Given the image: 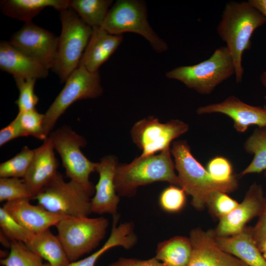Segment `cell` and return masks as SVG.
Wrapping results in <instances>:
<instances>
[{"label":"cell","mask_w":266,"mask_h":266,"mask_svg":"<svg viewBox=\"0 0 266 266\" xmlns=\"http://www.w3.org/2000/svg\"><path fill=\"white\" fill-rule=\"evenodd\" d=\"M265 23L266 17L248 1H231L225 6L217 32L232 57L237 83L241 82L244 73L242 55L251 48L255 31Z\"/></svg>","instance_id":"1"},{"label":"cell","mask_w":266,"mask_h":266,"mask_svg":"<svg viewBox=\"0 0 266 266\" xmlns=\"http://www.w3.org/2000/svg\"><path fill=\"white\" fill-rule=\"evenodd\" d=\"M170 150L174 159L180 187L191 197V204L196 210L201 211L206 207L207 199L212 192L218 190L228 194L237 189L236 176L227 182L215 180L194 157L186 140L174 141Z\"/></svg>","instance_id":"2"},{"label":"cell","mask_w":266,"mask_h":266,"mask_svg":"<svg viewBox=\"0 0 266 266\" xmlns=\"http://www.w3.org/2000/svg\"><path fill=\"white\" fill-rule=\"evenodd\" d=\"M171 154L169 148L157 155L139 156L128 164L118 165L115 177L117 193L122 196L131 197L139 186L159 181L180 187Z\"/></svg>","instance_id":"3"},{"label":"cell","mask_w":266,"mask_h":266,"mask_svg":"<svg viewBox=\"0 0 266 266\" xmlns=\"http://www.w3.org/2000/svg\"><path fill=\"white\" fill-rule=\"evenodd\" d=\"M60 12L62 30L53 71L62 82L79 66L93 29L85 24L70 7Z\"/></svg>","instance_id":"4"},{"label":"cell","mask_w":266,"mask_h":266,"mask_svg":"<svg viewBox=\"0 0 266 266\" xmlns=\"http://www.w3.org/2000/svg\"><path fill=\"white\" fill-rule=\"evenodd\" d=\"M235 74L232 57L226 46L216 49L207 60L192 66L177 67L166 73L202 95L212 92L220 84Z\"/></svg>","instance_id":"5"},{"label":"cell","mask_w":266,"mask_h":266,"mask_svg":"<svg viewBox=\"0 0 266 266\" xmlns=\"http://www.w3.org/2000/svg\"><path fill=\"white\" fill-rule=\"evenodd\" d=\"M92 195L80 183L64 180L58 172L55 178L34 198L48 211L66 217L88 216L91 213Z\"/></svg>","instance_id":"6"},{"label":"cell","mask_w":266,"mask_h":266,"mask_svg":"<svg viewBox=\"0 0 266 266\" xmlns=\"http://www.w3.org/2000/svg\"><path fill=\"white\" fill-rule=\"evenodd\" d=\"M103 217H67L55 226L57 236L70 262L77 261L99 246L108 226Z\"/></svg>","instance_id":"7"},{"label":"cell","mask_w":266,"mask_h":266,"mask_svg":"<svg viewBox=\"0 0 266 266\" xmlns=\"http://www.w3.org/2000/svg\"><path fill=\"white\" fill-rule=\"evenodd\" d=\"M103 89L99 72H92L79 65L44 114L43 131L48 137L60 116L75 101L100 96Z\"/></svg>","instance_id":"8"},{"label":"cell","mask_w":266,"mask_h":266,"mask_svg":"<svg viewBox=\"0 0 266 266\" xmlns=\"http://www.w3.org/2000/svg\"><path fill=\"white\" fill-rule=\"evenodd\" d=\"M48 137L60 156L66 177L82 184L92 195L95 189L89 177L96 171L97 163L82 153L81 148L86 145L85 138L67 126L52 132Z\"/></svg>","instance_id":"9"},{"label":"cell","mask_w":266,"mask_h":266,"mask_svg":"<svg viewBox=\"0 0 266 266\" xmlns=\"http://www.w3.org/2000/svg\"><path fill=\"white\" fill-rule=\"evenodd\" d=\"M101 27L115 35H122L126 32L139 34L147 40L158 53L167 49L166 43L157 35L149 25L145 6L140 1L118 0L110 8Z\"/></svg>","instance_id":"10"},{"label":"cell","mask_w":266,"mask_h":266,"mask_svg":"<svg viewBox=\"0 0 266 266\" xmlns=\"http://www.w3.org/2000/svg\"><path fill=\"white\" fill-rule=\"evenodd\" d=\"M188 130V125L182 121L163 123L151 116L136 122L131 133L133 141L142 151L140 156L145 157L169 148L171 142Z\"/></svg>","instance_id":"11"},{"label":"cell","mask_w":266,"mask_h":266,"mask_svg":"<svg viewBox=\"0 0 266 266\" xmlns=\"http://www.w3.org/2000/svg\"><path fill=\"white\" fill-rule=\"evenodd\" d=\"M59 37L31 22L11 36L9 43L26 55L37 60L48 69L54 66Z\"/></svg>","instance_id":"12"},{"label":"cell","mask_w":266,"mask_h":266,"mask_svg":"<svg viewBox=\"0 0 266 266\" xmlns=\"http://www.w3.org/2000/svg\"><path fill=\"white\" fill-rule=\"evenodd\" d=\"M265 195L262 185L253 183L246 191L242 201L230 213L219 220L213 229L216 236H230L241 232L252 219L258 217Z\"/></svg>","instance_id":"13"},{"label":"cell","mask_w":266,"mask_h":266,"mask_svg":"<svg viewBox=\"0 0 266 266\" xmlns=\"http://www.w3.org/2000/svg\"><path fill=\"white\" fill-rule=\"evenodd\" d=\"M192 253L187 266H248L217 245L213 229H193L190 232Z\"/></svg>","instance_id":"14"},{"label":"cell","mask_w":266,"mask_h":266,"mask_svg":"<svg viewBox=\"0 0 266 266\" xmlns=\"http://www.w3.org/2000/svg\"><path fill=\"white\" fill-rule=\"evenodd\" d=\"M199 115L221 113L230 117L233 127L239 133L245 132L249 126H266V108L247 104L237 97L232 96L219 103L200 106L197 109Z\"/></svg>","instance_id":"15"},{"label":"cell","mask_w":266,"mask_h":266,"mask_svg":"<svg viewBox=\"0 0 266 266\" xmlns=\"http://www.w3.org/2000/svg\"><path fill=\"white\" fill-rule=\"evenodd\" d=\"M118 165L116 158L112 155L105 156L97 163L96 171L99 174V179L91 199V213L117 215L120 199L116 194L115 177Z\"/></svg>","instance_id":"16"},{"label":"cell","mask_w":266,"mask_h":266,"mask_svg":"<svg viewBox=\"0 0 266 266\" xmlns=\"http://www.w3.org/2000/svg\"><path fill=\"white\" fill-rule=\"evenodd\" d=\"M23 199L6 202L3 208L22 227L33 234L49 229L67 217L53 213L37 204Z\"/></svg>","instance_id":"17"},{"label":"cell","mask_w":266,"mask_h":266,"mask_svg":"<svg viewBox=\"0 0 266 266\" xmlns=\"http://www.w3.org/2000/svg\"><path fill=\"white\" fill-rule=\"evenodd\" d=\"M54 149L49 137L41 146L34 149L32 162L23 178L34 198L58 172L59 163Z\"/></svg>","instance_id":"18"},{"label":"cell","mask_w":266,"mask_h":266,"mask_svg":"<svg viewBox=\"0 0 266 266\" xmlns=\"http://www.w3.org/2000/svg\"><path fill=\"white\" fill-rule=\"evenodd\" d=\"M0 68L12 75L14 78L36 79L46 78L49 70L7 41L0 43Z\"/></svg>","instance_id":"19"},{"label":"cell","mask_w":266,"mask_h":266,"mask_svg":"<svg viewBox=\"0 0 266 266\" xmlns=\"http://www.w3.org/2000/svg\"><path fill=\"white\" fill-rule=\"evenodd\" d=\"M92 29V35L79 65L90 72H96L117 49L122 41L123 36L111 34L101 27Z\"/></svg>","instance_id":"20"},{"label":"cell","mask_w":266,"mask_h":266,"mask_svg":"<svg viewBox=\"0 0 266 266\" xmlns=\"http://www.w3.org/2000/svg\"><path fill=\"white\" fill-rule=\"evenodd\" d=\"M215 240L220 249L248 266H266V259L255 242L250 227L246 226L241 232L232 236H215Z\"/></svg>","instance_id":"21"},{"label":"cell","mask_w":266,"mask_h":266,"mask_svg":"<svg viewBox=\"0 0 266 266\" xmlns=\"http://www.w3.org/2000/svg\"><path fill=\"white\" fill-rule=\"evenodd\" d=\"M118 215L113 216L109 237L100 249L83 259L71 262L68 266H95L99 258L112 248L117 246L126 249L132 248L137 241L133 224L132 222H125L118 225Z\"/></svg>","instance_id":"22"},{"label":"cell","mask_w":266,"mask_h":266,"mask_svg":"<svg viewBox=\"0 0 266 266\" xmlns=\"http://www.w3.org/2000/svg\"><path fill=\"white\" fill-rule=\"evenodd\" d=\"M68 0H3L0 2L2 13L9 17L31 22L44 8L51 7L61 12L70 7Z\"/></svg>","instance_id":"23"},{"label":"cell","mask_w":266,"mask_h":266,"mask_svg":"<svg viewBox=\"0 0 266 266\" xmlns=\"http://www.w3.org/2000/svg\"><path fill=\"white\" fill-rule=\"evenodd\" d=\"M25 244L51 266H68L71 263L58 237L49 229L34 234Z\"/></svg>","instance_id":"24"},{"label":"cell","mask_w":266,"mask_h":266,"mask_svg":"<svg viewBox=\"0 0 266 266\" xmlns=\"http://www.w3.org/2000/svg\"><path fill=\"white\" fill-rule=\"evenodd\" d=\"M192 253L190 238L175 236L158 244L154 257L165 266H187Z\"/></svg>","instance_id":"25"},{"label":"cell","mask_w":266,"mask_h":266,"mask_svg":"<svg viewBox=\"0 0 266 266\" xmlns=\"http://www.w3.org/2000/svg\"><path fill=\"white\" fill-rule=\"evenodd\" d=\"M244 149L253 154L249 165L237 176L241 178L247 174L259 173L266 170V128L258 127L246 139Z\"/></svg>","instance_id":"26"},{"label":"cell","mask_w":266,"mask_h":266,"mask_svg":"<svg viewBox=\"0 0 266 266\" xmlns=\"http://www.w3.org/2000/svg\"><path fill=\"white\" fill-rule=\"evenodd\" d=\"M112 1L110 0H72L70 1V7L85 24L94 28L101 26Z\"/></svg>","instance_id":"27"},{"label":"cell","mask_w":266,"mask_h":266,"mask_svg":"<svg viewBox=\"0 0 266 266\" xmlns=\"http://www.w3.org/2000/svg\"><path fill=\"white\" fill-rule=\"evenodd\" d=\"M23 242L12 241L8 255L1 259L2 266H51Z\"/></svg>","instance_id":"28"},{"label":"cell","mask_w":266,"mask_h":266,"mask_svg":"<svg viewBox=\"0 0 266 266\" xmlns=\"http://www.w3.org/2000/svg\"><path fill=\"white\" fill-rule=\"evenodd\" d=\"M34 155V149L24 146L20 152L0 165V178L22 179L26 174Z\"/></svg>","instance_id":"29"},{"label":"cell","mask_w":266,"mask_h":266,"mask_svg":"<svg viewBox=\"0 0 266 266\" xmlns=\"http://www.w3.org/2000/svg\"><path fill=\"white\" fill-rule=\"evenodd\" d=\"M33 198L23 179L14 177L0 178V202Z\"/></svg>","instance_id":"30"},{"label":"cell","mask_w":266,"mask_h":266,"mask_svg":"<svg viewBox=\"0 0 266 266\" xmlns=\"http://www.w3.org/2000/svg\"><path fill=\"white\" fill-rule=\"evenodd\" d=\"M17 116L19 118L25 136H32L43 140L47 138L43 131L44 114L39 113L34 108L18 112Z\"/></svg>","instance_id":"31"},{"label":"cell","mask_w":266,"mask_h":266,"mask_svg":"<svg viewBox=\"0 0 266 266\" xmlns=\"http://www.w3.org/2000/svg\"><path fill=\"white\" fill-rule=\"evenodd\" d=\"M238 204L237 201L227 193L216 190L209 194L206 207L213 218L219 220L230 213Z\"/></svg>","instance_id":"32"},{"label":"cell","mask_w":266,"mask_h":266,"mask_svg":"<svg viewBox=\"0 0 266 266\" xmlns=\"http://www.w3.org/2000/svg\"><path fill=\"white\" fill-rule=\"evenodd\" d=\"M0 227L2 231L11 241L26 244L33 234L19 224L3 208H0Z\"/></svg>","instance_id":"33"},{"label":"cell","mask_w":266,"mask_h":266,"mask_svg":"<svg viewBox=\"0 0 266 266\" xmlns=\"http://www.w3.org/2000/svg\"><path fill=\"white\" fill-rule=\"evenodd\" d=\"M14 79L19 91V97L15 101L19 109L18 112L34 109L39 100L34 91L36 79L22 78Z\"/></svg>","instance_id":"34"},{"label":"cell","mask_w":266,"mask_h":266,"mask_svg":"<svg viewBox=\"0 0 266 266\" xmlns=\"http://www.w3.org/2000/svg\"><path fill=\"white\" fill-rule=\"evenodd\" d=\"M186 195L181 187L170 185L165 188L160 194V206L164 211L168 213L179 212L185 205Z\"/></svg>","instance_id":"35"},{"label":"cell","mask_w":266,"mask_h":266,"mask_svg":"<svg viewBox=\"0 0 266 266\" xmlns=\"http://www.w3.org/2000/svg\"><path fill=\"white\" fill-rule=\"evenodd\" d=\"M206 169L212 177L218 182H227L235 176L230 162L221 156L212 159L208 162Z\"/></svg>","instance_id":"36"},{"label":"cell","mask_w":266,"mask_h":266,"mask_svg":"<svg viewBox=\"0 0 266 266\" xmlns=\"http://www.w3.org/2000/svg\"><path fill=\"white\" fill-rule=\"evenodd\" d=\"M253 227H250L252 236L257 246L266 238V194L262 209Z\"/></svg>","instance_id":"37"},{"label":"cell","mask_w":266,"mask_h":266,"mask_svg":"<svg viewBox=\"0 0 266 266\" xmlns=\"http://www.w3.org/2000/svg\"><path fill=\"white\" fill-rule=\"evenodd\" d=\"M21 136H25L18 117L15 119L0 131V146Z\"/></svg>","instance_id":"38"},{"label":"cell","mask_w":266,"mask_h":266,"mask_svg":"<svg viewBox=\"0 0 266 266\" xmlns=\"http://www.w3.org/2000/svg\"><path fill=\"white\" fill-rule=\"evenodd\" d=\"M110 266H165L155 257L140 260L134 258H120L111 264Z\"/></svg>","instance_id":"39"},{"label":"cell","mask_w":266,"mask_h":266,"mask_svg":"<svg viewBox=\"0 0 266 266\" xmlns=\"http://www.w3.org/2000/svg\"><path fill=\"white\" fill-rule=\"evenodd\" d=\"M248 1L266 17V0H249Z\"/></svg>","instance_id":"40"},{"label":"cell","mask_w":266,"mask_h":266,"mask_svg":"<svg viewBox=\"0 0 266 266\" xmlns=\"http://www.w3.org/2000/svg\"><path fill=\"white\" fill-rule=\"evenodd\" d=\"M0 241L2 245L7 248H10L11 240L2 232L0 233Z\"/></svg>","instance_id":"41"},{"label":"cell","mask_w":266,"mask_h":266,"mask_svg":"<svg viewBox=\"0 0 266 266\" xmlns=\"http://www.w3.org/2000/svg\"><path fill=\"white\" fill-rule=\"evenodd\" d=\"M263 257L266 259V238L258 246Z\"/></svg>","instance_id":"42"},{"label":"cell","mask_w":266,"mask_h":266,"mask_svg":"<svg viewBox=\"0 0 266 266\" xmlns=\"http://www.w3.org/2000/svg\"><path fill=\"white\" fill-rule=\"evenodd\" d=\"M260 81L266 90V70L261 74L260 76Z\"/></svg>","instance_id":"43"},{"label":"cell","mask_w":266,"mask_h":266,"mask_svg":"<svg viewBox=\"0 0 266 266\" xmlns=\"http://www.w3.org/2000/svg\"><path fill=\"white\" fill-rule=\"evenodd\" d=\"M264 177H265V178L266 181V170H265L264 171Z\"/></svg>","instance_id":"44"},{"label":"cell","mask_w":266,"mask_h":266,"mask_svg":"<svg viewBox=\"0 0 266 266\" xmlns=\"http://www.w3.org/2000/svg\"><path fill=\"white\" fill-rule=\"evenodd\" d=\"M265 128H266V126Z\"/></svg>","instance_id":"45"}]
</instances>
